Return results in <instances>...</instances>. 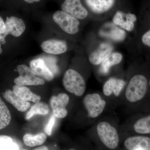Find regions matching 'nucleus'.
<instances>
[{"instance_id":"393cba45","label":"nucleus","mask_w":150,"mask_h":150,"mask_svg":"<svg viewBox=\"0 0 150 150\" xmlns=\"http://www.w3.org/2000/svg\"><path fill=\"white\" fill-rule=\"evenodd\" d=\"M0 150H19L18 146L11 137L1 135Z\"/></svg>"},{"instance_id":"9b49d317","label":"nucleus","mask_w":150,"mask_h":150,"mask_svg":"<svg viewBox=\"0 0 150 150\" xmlns=\"http://www.w3.org/2000/svg\"><path fill=\"white\" fill-rule=\"evenodd\" d=\"M112 46L109 43H102L96 50L90 54L88 57L89 62L93 65L100 64L112 53Z\"/></svg>"},{"instance_id":"6ab92c4d","label":"nucleus","mask_w":150,"mask_h":150,"mask_svg":"<svg viewBox=\"0 0 150 150\" xmlns=\"http://www.w3.org/2000/svg\"><path fill=\"white\" fill-rule=\"evenodd\" d=\"M133 128L137 134H150V114L137 119L134 123Z\"/></svg>"},{"instance_id":"f257e3e1","label":"nucleus","mask_w":150,"mask_h":150,"mask_svg":"<svg viewBox=\"0 0 150 150\" xmlns=\"http://www.w3.org/2000/svg\"><path fill=\"white\" fill-rule=\"evenodd\" d=\"M148 83L147 79L144 75L137 74L132 77L125 92L126 99L131 103L141 101L147 93Z\"/></svg>"},{"instance_id":"20e7f679","label":"nucleus","mask_w":150,"mask_h":150,"mask_svg":"<svg viewBox=\"0 0 150 150\" xmlns=\"http://www.w3.org/2000/svg\"><path fill=\"white\" fill-rule=\"evenodd\" d=\"M53 20L60 28L68 34H74L79 30L78 19L63 11H58L53 15Z\"/></svg>"},{"instance_id":"7ed1b4c3","label":"nucleus","mask_w":150,"mask_h":150,"mask_svg":"<svg viewBox=\"0 0 150 150\" xmlns=\"http://www.w3.org/2000/svg\"><path fill=\"white\" fill-rule=\"evenodd\" d=\"M96 130L100 139L105 146L112 150L118 147L119 136L114 126L106 121H101L98 124Z\"/></svg>"},{"instance_id":"7c9ffc66","label":"nucleus","mask_w":150,"mask_h":150,"mask_svg":"<svg viewBox=\"0 0 150 150\" xmlns=\"http://www.w3.org/2000/svg\"><path fill=\"white\" fill-rule=\"evenodd\" d=\"M34 150H48V148L46 146H43L38 148Z\"/></svg>"},{"instance_id":"473e14b6","label":"nucleus","mask_w":150,"mask_h":150,"mask_svg":"<svg viewBox=\"0 0 150 150\" xmlns=\"http://www.w3.org/2000/svg\"><path fill=\"white\" fill-rule=\"evenodd\" d=\"M69 150H75L74 149H69Z\"/></svg>"},{"instance_id":"b1692460","label":"nucleus","mask_w":150,"mask_h":150,"mask_svg":"<svg viewBox=\"0 0 150 150\" xmlns=\"http://www.w3.org/2000/svg\"><path fill=\"white\" fill-rule=\"evenodd\" d=\"M110 26V30H108L106 32H101V34L104 36L110 38L112 40L116 41H121L125 39L126 33L123 29L116 27L115 25Z\"/></svg>"},{"instance_id":"39448f33","label":"nucleus","mask_w":150,"mask_h":150,"mask_svg":"<svg viewBox=\"0 0 150 150\" xmlns=\"http://www.w3.org/2000/svg\"><path fill=\"white\" fill-rule=\"evenodd\" d=\"M83 103L90 118H96L104 111L106 103L99 94H88L83 99Z\"/></svg>"},{"instance_id":"ddd939ff","label":"nucleus","mask_w":150,"mask_h":150,"mask_svg":"<svg viewBox=\"0 0 150 150\" xmlns=\"http://www.w3.org/2000/svg\"><path fill=\"white\" fill-rule=\"evenodd\" d=\"M40 47L44 52L53 55H58L63 54L67 50V45L63 40H48L43 41Z\"/></svg>"},{"instance_id":"c756f323","label":"nucleus","mask_w":150,"mask_h":150,"mask_svg":"<svg viewBox=\"0 0 150 150\" xmlns=\"http://www.w3.org/2000/svg\"><path fill=\"white\" fill-rule=\"evenodd\" d=\"M25 1L29 4H32L34 2H38L40 1V0H24Z\"/></svg>"},{"instance_id":"aec40b11","label":"nucleus","mask_w":150,"mask_h":150,"mask_svg":"<svg viewBox=\"0 0 150 150\" xmlns=\"http://www.w3.org/2000/svg\"><path fill=\"white\" fill-rule=\"evenodd\" d=\"M123 56L120 53H111L101 63V70L102 72L106 74L108 72L110 67L121 63Z\"/></svg>"},{"instance_id":"423d86ee","label":"nucleus","mask_w":150,"mask_h":150,"mask_svg":"<svg viewBox=\"0 0 150 150\" xmlns=\"http://www.w3.org/2000/svg\"><path fill=\"white\" fill-rule=\"evenodd\" d=\"M19 76L15 79L16 85L21 86H40L45 84V81L37 77L30 68L25 65H18L17 67Z\"/></svg>"},{"instance_id":"4be33fe9","label":"nucleus","mask_w":150,"mask_h":150,"mask_svg":"<svg viewBox=\"0 0 150 150\" xmlns=\"http://www.w3.org/2000/svg\"><path fill=\"white\" fill-rule=\"evenodd\" d=\"M46 139V135L43 133H40L35 135L26 134L23 136V141L25 144L32 147L43 144Z\"/></svg>"},{"instance_id":"5701e85b","label":"nucleus","mask_w":150,"mask_h":150,"mask_svg":"<svg viewBox=\"0 0 150 150\" xmlns=\"http://www.w3.org/2000/svg\"><path fill=\"white\" fill-rule=\"evenodd\" d=\"M11 115L5 103L0 97V130L4 129L10 123Z\"/></svg>"},{"instance_id":"a878e982","label":"nucleus","mask_w":150,"mask_h":150,"mask_svg":"<svg viewBox=\"0 0 150 150\" xmlns=\"http://www.w3.org/2000/svg\"><path fill=\"white\" fill-rule=\"evenodd\" d=\"M42 59L49 69L54 75L58 72L59 69L57 65V60L55 57L52 56H45Z\"/></svg>"},{"instance_id":"72a5a7b5","label":"nucleus","mask_w":150,"mask_h":150,"mask_svg":"<svg viewBox=\"0 0 150 150\" xmlns=\"http://www.w3.org/2000/svg\"><path fill=\"white\" fill-rule=\"evenodd\" d=\"M149 85L150 87V80L149 81Z\"/></svg>"},{"instance_id":"dca6fc26","label":"nucleus","mask_w":150,"mask_h":150,"mask_svg":"<svg viewBox=\"0 0 150 150\" xmlns=\"http://www.w3.org/2000/svg\"><path fill=\"white\" fill-rule=\"evenodd\" d=\"M115 0H85L86 4L90 9L96 14L106 12L112 8Z\"/></svg>"},{"instance_id":"f704fd0d","label":"nucleus","mask_w":150,"mask_h":150,"mask_svg":"<svg viewBox=\"0 0 150 150\" xmlns=\"http://www.w3.org/2000/svg\"><path fill=\"white\" fill-rule=\"evenodd\" d=\"M26 150L23 149V150Z\"/></svg>"},{"instance_id":"a211bd4d","label":"nucleus","mask_w":150,"mask_h":150,"mask_svg":"<svg viewBox=\"0 0 150 150\" xmlns=\"http://www.w3.org/2000/svg\"><path fill=\"white\" fill-rule=\"evenodd\" d=\"M13 93L25 101H31L36 103L40 102L41 99L40 96L33 93L26 86L15 85L13 86Z\"/></svg>"},{"instance_id":"f03ea898","label":"nucleus","mask_w":150,"mask_h":150,"mask_svg":"<svg viewBox=\"0 0 150 150\" xmlns=\"http://www.w3.org/2000/svg\"><path fill=\"white\" fill-rule=\"evenodd\" d=\"M65 89L76 96H81L85 92L86 84L83 77L76 70H67L63 79Z\"/></svg>"},{"instance_id":"9d476101","label":"nucleus","mask_w":150,"mask_h":150,"mask_svg":"<svg viewBox=\"0 0 150 150\" xmlns=\"http://www.w3.org/2000/svg\"><path fill=\"white\" fill-rule=\"evenodd\" d=\"M6 34L13 35L18 37L21 36L24 33L26 25L21 18L14 16L7 17L5 23Z\"/></svg>"},{"instance_id":"1a4fd4ad","label":"nucleus","mask_w":150,"mask_h":150,"mask_svg":"<svg viewBox=\"0 0 150 150\" xmlns=\"http://www.w3.org/2000/svg\"><path fill=\"white\" fill-rule=\"evenodd\" d=\"M135 15L129 13H125L121 11H117L112 19L113 23L123 29L131 31L134 29V23L137 21Z\"/></svg>"},{"instance_id":"2eb2a0df","label":"nucleus","mask_w":150,"mask_h":150,"mask_svg":"<svg viewBox=\"0 0 150 150\" xmlns=\"http://www.w3.org/2000/svg\"><path fill=\"white\" fill-rule=\"evenodd\" d=\"M30 68L36 75L47 81L54 79V75L49 69L42 58L33 60L30 63Z\"/></svg>"},{"instance_id":"412c9836","label":"nucleus","mask_w":150,"mask_h":150,"mask_svg":"<svg viewBox=\"0 0 150 150\" xmlns=\"http://www.w3.org/2000/svg\"><path fill=\"white\" fill-rule=\"evenodd\" d=\"M49 111V107L46 103L43 102L36 103L30 108L26 113L25 119L29 120L35 115H46Z\"/></svg>"},{"instance_id":"c85d7f7f","label":"nucleus","mask_w":150,"mask_h":150,"mask_svg":"<svg viewBox=\"0 0 150 150\" xmlns=\"http://www.w3.org/2000/svg\"><path fill=\"white\" fill-rule=\"evenodd\" d=\"M142 40L144 45L150 47V29L143 35Z\"/></svg>"},{"instance_id":"bb28decb","label":"nucleus","mask_w":150,"mask_h":150,"mask_svg":"<svg viewBox=\"0 0 150 150\" xmlns=\"http://www.w3.org/2000/svg\"><path fill=\"white\" fill-rule=\"evenodd\" d=\"M55 121H56V117L53 114L49 118L48 123L44 127V131L48 136H51L52 134V129L55 124Z\"/></svg>"},{"instance_id":"4468645a","label":"nucleus","mask_w":150,"mask_h":150,"mask_svg":"<svg viewBox=\"0 0 150 150\" xmlns=\"http://www.w3.org/2000/svg\"><path fill=\"white\" fill-rule=\"evenodd\" d=\"M125 84V81L118 78H111L108 80L103 87V93L105 96L114 95L118 96Z\"/></svg>"},{"instance_id":"0eeeda50","label":"nucleus","mask_w":150,"mask_h":150,"mask_svg":"<svg viewBox=\"0 0 150 150\" xmlns=\"http://www.w3.org/2000/svg\"><path fill=\"white\" fill-rule=\"evenodd\" d=\"M69 97L65 93H60L57 96H53L50 100V105L53 115L56 118H64L68 115L66 107L69 102Z\"/></svg>"},{"instance_id":"6e6552de","label":"nucleus","mask_w":150,"mask_h":150,"mask_svg":"<svg viewBox=\"0 0 150 150\" xmlns=\"http://www.w3.org/2000/svg\"><path fill=\"white\" fill-rule=\"evenodd\" d=\"M62 11L78 19L83 20L88 15L81 0H65L62 5Z\"/></svg>"},{"instance_id":"2f4dec72","label":"nucleus","mask_w":150,"mask_h":150,"mask_svg":"<svg viewBox=\"0 0 150 150\" xmlns=\"http://www.w3.org/2000/svg\"><path fill=\"white\" fill-rule=\"evenodd\" d=\"M2 53V49L1 47V44L0 43V55Z\"/></svg>"},{"instance_id":"f3484780","label":"nucleus","mask_w":150,"mask_h":150,"mask_svg":"<svg viewBox=\"0 0 150 150\" xmlns=\"http://www.w3.org/2000/svg\"><path fill=\"white\" fill-rule=\"evenodd\" d=\"M3 96L8 102L12 105L17 110L20 112L26 111L30 107V103L22 100L20 98L16 95L11 90L6 91L3 93Z\"/></svg>"},{"instance_id":"cd10ccee","label":"nucleus","mask_w":150,"mask_h":150,"mask_svg":"<svg viewBox=\"0 0 150 150\" xmlns=\"http://www.w3.org/2000/svg\"><path fill=\"white\" fill-rule=\"evenodd\" d=\"M6 36L5 23L2 18L0 16V43L2 44L5 43Z\"/></svg>"},{"instance_id":"f8f14e48","label":"nucleus","mask_w":150,"mask_h":150,"mask_svg":"<svg viewBox=\"0 0 150 150\" xmlns=\"http://www.w3.org/2000/svg\"><path fill=\"white\" fill-rule=\"evenodd\" d=\"M124 145L129 150H150V137L137 136L127 138Z\"/></svg>"}]
</instances>
